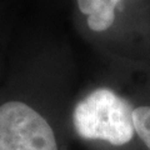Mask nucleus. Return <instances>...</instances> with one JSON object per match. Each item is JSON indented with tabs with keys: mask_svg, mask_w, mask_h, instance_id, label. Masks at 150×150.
<instances>
[{
	"mask_svg": "<svg viewBox=\"0 0 150 150\" xmlns=\"http://www.w3.org/2000/svg\"><path fill=\"white\" fill-rule=\"evenodd\" d=\"M134 108L110 89L99 88L76 104L73 124L78 135L86 140H104L119 146L135 134Z\"/></svg>",
	"mask_w": 150,
	"mask_h": 150,
	"instance_id": "1",
	"label": "nucleus"
},
{
	"mask_svg": "<svg viewBox=\"0 0 150 150\" xmlns=\"http://www.w3.org/2000/svg\"><path fill=\"white\" fill-rule=\"evenodd\" d=\"M0 150H58L50 124L20 101L0 106Z\"/></svg>",
	"mask_w": 150,
	"mask_h": 150,
	"instance_id": "2",
	"label": "nucleus"
},
{
	"mask_svg": "<svg viewBox=\"0 0 150 150\" xmlns=\"http://www.w3.org/2000/svg\"><path fill=\"white\" fill-rule=\"evenodd\" d=\"M78 6L86 15L88 26L93 31H104L115 20V8L123 0H76Z\"/></svg>",
	"mask_w": 150,
	"mask_h": 150,
	"instance_id": "3",
	"label": "nucleus"
},
{
	"mask_svg": "<svg viewBox=\"0 0 150 150\" xmlns=\"http://www.w3.org/2000/svg\"><path fill=\"white\" fill-rule=\"evenodd\" d=\"M135 133L150 149V106H139L133 111Z\"/></svg>",
	"mask_w": 150,
	"mask_h": 150,
	"instance_id": "4",
	"label": "nucleus"
}]
</instances>
